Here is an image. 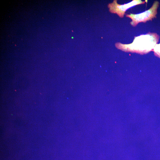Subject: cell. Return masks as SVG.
Listing matches in <instances>:
<instances>
[{"label":"cell","mask_w":160,"mask_h":160,"mask_svg":"<svg viewBox=\"0 0 160 160\" xmlns=\"http://www.w3.org/2000/svg\"><path fill=\"white\" fill-rule=\"evenodd\" d=\"M117 0L108 4L109 11L111 13L116 14L121 18L124 17L125 13L128 9L137 5L144 4L145 1L140 0H133L131 2L123 5L117 3Z\"/></svg>","instance_id":"3957f363"},{"label":"cell","mask_w":160,"mask_h":160,"mask_svg":"<svg viewBox=\"0 0 160 160\" xmlns=\"http://www.w3.org/2000/svg\"><path fill=\"white\" fill-rule=\"evenodd\" d=\"M153 51L156 56L160 58V43L156 45Z\"/></svg>","instance_id":"277c9868"},{"label":"cell","mask_w":160,"mask_h":160,"mask_svg":"<svg viewBox=\"0 0 160 160\" xmlns=\"http://www.w3.org/2000/svg\"><path fill=\"white\" fill-rule=\"evenodd\" d=\"M159 5V2L155 1L152 6L148 10L138 14L127 15L126 16L132 19L130 24L134 27L136 26L139 23H145L147 21L152 20L154 18L156 17V15L157 14V9Z\"/></svg>","instance_id":"7a4b0ae2"},{"label":"cell","mask_w":160,"mask_h":160,"mask_svg":"<svg viewBox=\"0 0 160 160\" xmlns=\"http://www.w3.org/2000/svg\"><path fill=\"white\" fill-rule=\"evenodd\" d=\"M159 38V36L156 33L149 32L146 34L135 36L131 44H124L118 42L115 45L117 49L124 52L144 54L153 51Z\"/></svg>","instance_id":"6da1fadb"}]
</instances>
